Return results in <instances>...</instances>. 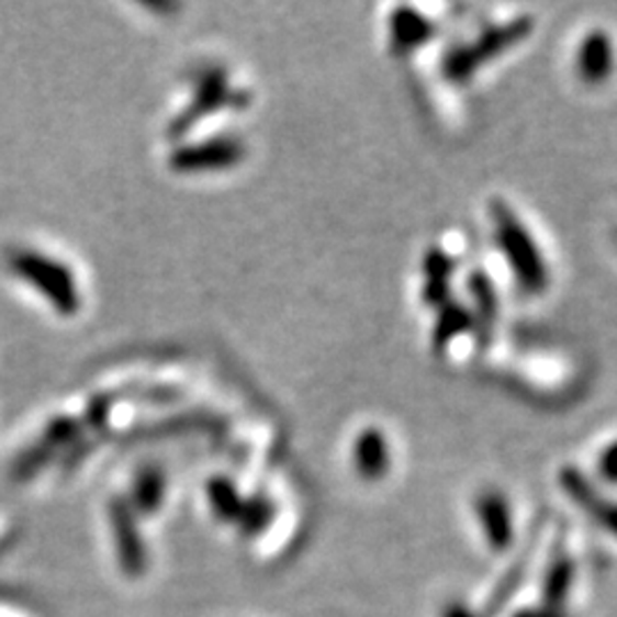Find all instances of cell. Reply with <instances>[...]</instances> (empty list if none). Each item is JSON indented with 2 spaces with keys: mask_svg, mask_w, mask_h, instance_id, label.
Returning a JSON list of instances; mask_svg holds the SVG:
<instances>
[{
  "mask_svg": "<svg viewBox=\"0 0 617 617\" xmlns=\"http://www.w3.org/2000/svg\"><path fill=\"white\" fill-rule=\"evenodd\" d=\"M615 63H617V53H615L613 37L606 31H602V27L587 31L576 46V60H574L576 76L585 82V86H593V88L604 86L615 71Z\"/></svg>",
  "mask_w": 617,
  "mask_h": 617,
  "instance_id": "4",
  "label": "cell"
},
{
  "mask_svg": "<svg viewBox=\"0 0 617 617\" xmlns=\"http://www.w3.org/2000/svg\"><path fill=\"white\" fill-rule=\"evenodd\" d=\"M530 27H532V23L528 19H517L513 23L492 27V31L485 33L479 42L467 48H460L453 58L448 60V74L456 78L471 76V71L483 67L490 58H494L496 53L508 51L519 40H524L530 33Z\"/></svg>",
  "mask_w": 617,
  "mask_h": 617,
  "instance_id": "3",
  "label": "cell"
},
{
  "mask_svg": "<svg viewBox=\"0 0 617 617\" xmlns=\"http://www.w3.org/2000/svg\"><path fill=\"white\" fill-rule=\"evenodd\" d=\"M12 270L25 279L27 284L35 287L60 314H76L80 306V295L71 272L60 263L53 261L40 251L19 249L10 259Z\"/></svg>",
  "mask_w": 617,
  "mask_h": 617,
  "instance_id": "2",
  "label": "cell"
},
{
  "mask_svg": "<svg viewBox=\"0 0 617 617\" xmlns=\"http://www.w3.org/2000/svg\"><path fill=\"white\" fill-rule=\"evenodd\" d=\"M597 471L606 483L617 485V439L606 444L597 458Z\"/></svg>",
  "mask_w": 617,
  "mask_h": 617,
  "instance_id": "7",
  "label": "cell"
},
{
  "mask_svg": "<svg viewBox=\"0 0 617 617\" xmlns=\"http://www.w3.org/2000/svg\"><path fill=\"white\" fill-rule=\"evenodd\" d=\"M464 323H467V314L460 312V308H451V312H448V314L444 316V321L439 323L437 341H439V344H441V341H444V344H446V341H451L456 334L462 332Z\"/></svg>",
  "mask_w": 617,
  "mask_h": 617,
  "instance_id": "8",
  "label": "cell"
},
{
  "mask_svg": "<svg viewBox=\"0 0 617 617\" xmlns=\"http://www.w3.org/2000/svg\"><path fill=\"white\" fill-rule=\"evenodd\" d=\"M492 224L496 245L506 257L519 287L530 295L545 293L551 282V272L536 236L530 234L521 217L503 202L492 204Z\"/></svg>",
  "mask_w": 617,
  "mask_h": 617,
  "instance_id": "1",
  "label": "cell"
},
{
  "mask_svg": "<svg viewBox=\"0 0 617 617\" xmlns=\"http://www.w3.org/2000/svg\"><path fill=\"white\" fill-rule=\"evenodd\" d=\"M243 149L234 139H213L202 147H190L175 156L177 170L194 172V170H213V167H227L240 160Z\"/></svg>",
  "mask_w": 617,
  "mask_h": 617,
  "instance_id": "5",
  "label": "cell"
},
{
  "mask_svg": "<svg viewBox=\"0 0 617 617\" xmlns=\"http://www.w3.org/2000/svg\"><path fill=\"white\" fill-rule=\"evenodd\" d=\"M382 456H384L382 437L378 433H367V435H363L361 441H359V460H361V464L371 467V471H373L375 467H380L384 462Z\"/></svg>",
  "mask_w": 617,
  "mask_h": 617,
  "instance_id": "6",
  "label": "cell"
}]
</instances>
